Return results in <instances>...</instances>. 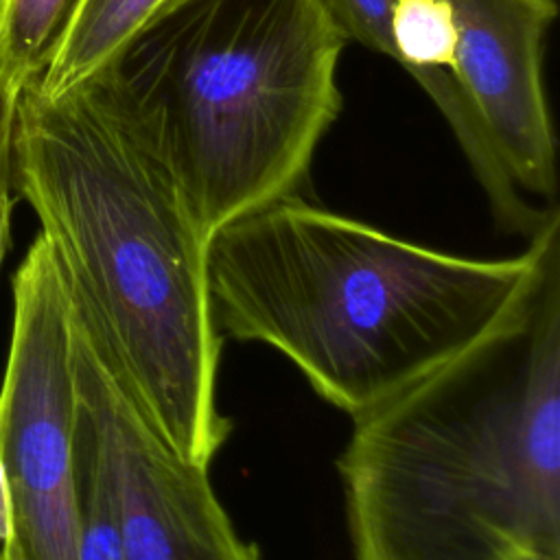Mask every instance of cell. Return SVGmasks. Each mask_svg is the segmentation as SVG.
Returning <instances> with one entry per match:
<instances>
[{"label": "cell", "instance_id": "11", "mask_svg": "<svg viewBox=\"0 0 560 560\" xmlns=\"http://www.w3.org/2000/svg\"><path fill=\"white\" fill-rule=\"evenodd\" d=\"M346 42H357L394 59L392 9L394 0H317Z\"/></svg>", "mask_w": 560, "mask_h": 560}, {"label": "cell", "instance_id": "8", "mask_svg": "<svg viewBox=\"0 0 560 560\" xmlns=\"http://www.w3.org/2000/svg\"><path fill=\"white\" fill-rule=\"evenodd\" d=\"M188 0H81L44 74L33 83L57 96L105 70L151 22Z\"/></svg>", "mask_w": 560, "mask_h": 560}, {"label": "cell", "instance_id": "15", "mask_svg": "<svg viewBox=\"0 0 560 560\" xmlns=\"http://www.w3.org/2000/svg\"><path fill=\"white\" fill-rule=\"evenodd\" d=\"M510 560H560V553H551L542 549H525L514 553Z\"/></svg>", "mask_w": 560, "mask_h": 560}, {"label": "cell", "instance_id": "2", "mask_svg": "<svg viewBox=\"0 0 560 560\" xmlns=\"http://www.w3.org/2000/svg\"><path fill=\"white\" fill-rule=\"evenodd\" d=\"M352 422V560L560 553V232L501 328Z\"/></svg>", "mask_w": 560, "mask_h": 560}, {"label": "cell", "instance_id": "1", "mask_svg": "<svg viewBox=\"0 0 560 560\" xmlns=\"http://www.w3.org/2000/svg\"><path fill=\"white\" fill-rule=\"evenodd\" d=\"M11 188L50 243L74 326L147 424L210 468L232 433L199 236L109 68L18 96Z\"/></svg>", "mask_w": 560, "mask_h": 560}, {"label": "cell", "instance_id": "3", "mask_svg": "<svg viewBox=\"0 0 560 560\" xmlns=\"http://www.w3.org/2000/svg\"><path fill=\"white\" fill-rule=\"evenodd\" d=\"M558 232L556 210L518 256L470 258L293 195L208 241L212 319L223 339L278 350L357 418L501 328Z\"/></svg>", "mask_w": 560, "mask_h": 560}, {"label": "cell", "instance_id": "6", "mask_svg": "<svg viewBox=\"0 0 560 560\" xmlns=\"http://www.w3.org/2000/svg\"><path fill=\"white\" fill-rule=\"evenodd\" d=\"M74 354L81 409L116 488L125 560H260L221 505L210 468L182 459L147 424L77 326Z\"/></svg>", "mask_w": 560, "mask_h": 560}, {"label": "cell", "instance_id": "13", "mask_svg": "<svg viewBox=\"0 0 560 560\" xmlns=\"http://www.w3.org/2000/svg\"><path fill=\"white\" fill-rule=\"evenodd\" d=\"M13 536V499L0 446V547Z\"/></svg>", "mask_w": 560, "mask_h": 560}, {"label": "cell", "instance_id": "4", "mask_svg": "<svg viewBox=\"0 0 560 560\" xmlns=\"http://www.w3.org/2000/svg\"><path fill=\"white\" fill-rule=\"evenodd\" d=\"M343 46L317 0H188L107 66L206 245L300 195L341 112Z\"/></svg>", "mask_w": 560, "mask_h": 560}, {"label": "cell", "instance_id": "9", "mask_svg": "<svg viewBox=\"0 0 560 560\" xmlns=\"http://www.w3.org/2000/svg\"><path fill=\"white\" fill-rule=\"evenodd\" d=\"M81 0H0V88L22 92L52 61Z\"/></svg>", "mask_w": 560, "mask_h": 560}, {"label": "cell", "instance_id": "7", "mask_svg": "<svg viewBox=\"0 0 560 560\" xmlns=\"http://www.w3.org/2000/svg\"><path fill=\"white\" fill-rule=\"evenodd\" d=\"M455 31L453 81L525 201L556 208V136L542 81L556 0H446Z\"/></svg>", "mask_w": 560, "mask_h": 560}, {"label": "cell", "instance_id": "14", "mask_svg": "<svg viewBox=\"0 0 560 560\" xmlns=\"http://www.w3.org/2000/svg\"><path fill=\"white\" fill-rule=\"evenodd\" d=\"M11 214H13V199L11 192L0 195V271L11 247Z\"/></svg>", "mask_w": 560, "mask_h": 560}, {"label": "cell", "instance_id": "5", "mask_svg": "<svg viewBox=\"0 0 560 560\" xmlns=\"http://www.w3.org/2000/svg\"><path fill=\"white\" fill-rule=\"evenodd\" d=\"M0 385V446L13 499L9 560H79L74 324L50 243L37 234L13 273Z\"/></svg>", "mask_w": 560, "mask_h": 560}, {"label": "cell", "instance_id": "12", "mask_svg": "<svg viewBox=\"0 0 560 560\" xmlns=\"http://www.w3.org/2000/svg\"><path fill=\"white\" fill-rule=\"evenodd\" d=\"M18 92L0 88V195L11 192V173H13V129H15V109Z\"/></svg>", "mask_w": 560, "mask_h": 560}, {"label": "cell", "instance_id": "10", "mask_svg": "<svg viewBox=\"0 0 560 560\" xmlns=\"http://www.w3.org/2000/svg\"><path fill=\"white\" fill-rule=\"evenodd\" d=\"M77 497L79 560H125L114 479L83 409L77 433Z\"/></svg>", "mask_w": 560, "mask_h": 560}, {"label": "cell", "instance_id": "16", "mask_svg": "<svg viewBox=\"0 0 560 560\" xmlns=\"http://www.w3.org/2000/svg\"><path fill=\"white\" fill-rule=\"evenodd\" d=\"M0 560H9V556H7L2 549H0Z\"/></svg>", "mask_w": 560, "mask_h": 560}]
</instances>
